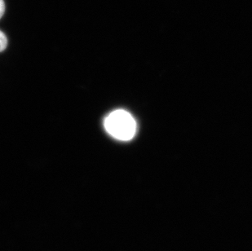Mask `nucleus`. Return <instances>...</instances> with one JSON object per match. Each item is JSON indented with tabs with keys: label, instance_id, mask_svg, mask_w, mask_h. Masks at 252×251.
<instances>
[{
	"label": "nucleus",
	"instance_id": "f257e3e1",
	"mask_svg": "<svg viewBox=\"0 0 252 251\" xmlns=\"http://www.w3.org/2000/svg\"><path fill=\"white\" fill-rule=\"evenodd\" d=\"M105 129L112 137L128 141L136 135V123L133 117L124 109L110 113L104 122Z\"/></svg>",
	"mask_w": 252,
	"mask_h": 251
},
{
	"label": "nucleus",
	"instance_id": "f03ea898",
	"mask_svg": "<svg viewBox=\"0 0 252 251\" xmlns=\"http://www.w3.org/2000/svg\"><path fill=\"white\" fill-rule=\"evenodd\" d=\"M7 46V36L5 33L0 31V52L4 51Z\"/></svg>",
	"mask_w": 252,
	"mask_h": 251
},
{
	"label": "nucleus",
	"instance_id": "7ed1b4c3",
	"mask_svg": "<svg viewBox=\"0 0 252 251\" xmlns=\"http://www.w3.org/2000/svg\"><path fill=\"white\" fill-rule=\"evenodd\" d=\"M5 12V2L4 0H0V19L2 18V16Z\"/></svg>",
	"mask_w": 252,
	"mask_h": 251
}]
</instances>
